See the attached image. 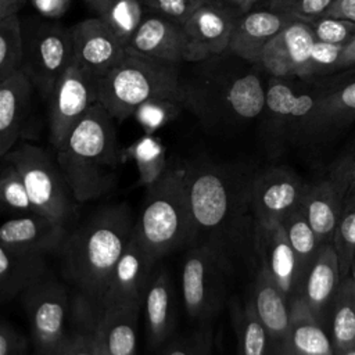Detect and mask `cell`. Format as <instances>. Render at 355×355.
<instances>
[{"label": "cell", "instance_id": "6da1fadb", "mask_svg": "<svg viewBox=\"0 0 355 355\" xmlns=\"http://www.w3.org/2000/svg\"><path fill=\"white\" fill-rule=\"evenodd\" d=\"M191 218L190 247H207L232 266L241 244L252 250L250 194L257 168L197 158L183 166Z\"/></svg>", "mask_w": 355, "mask_h": 355}, {"label": "cell", "instance_id": "7a4b0ae2", "mask_svg": "<svg viewBox=\"0 0 355 355\" xmlns=\"http://www.w3.org/2000/svg\"><path fill=\"white\" fill-rule=\"evenodd\" d=\"M182 75L184 108L209 129L236 128L259 118L265 110L268 75L230 50L191 62Z\"/></svg>", "mask_w": 355, "mask_h": 355}, {"label": "cell", "instance_id": "3957f363", "mask_svg": "<svg viewBox=\"0 0 355 355\" xmlns=\"http://www.w3.org/2000/svg\"><path fill=\"white\" fill-rule=\"evenodd\" d=\"M126 204L105 207L68 234L60 250L64 277L76 290L75 315L96 322L115 266L135 232Z\"/></svg>", "mask_w": 355, "mask_h": 355}, {"label": "cell", "instance_id": "277c9868", "mask_svg": "<svg viewBox=\"0 0 355 355\" xmlns=\"http://www.w3.org/2000/svg\"><path fill=\"white\" fill-rule=\"evenodd\" d=\"M112 115L94 103L55 150L58 166L79 202L104 196L115 184L122 159Z\"/></svg>", "mask_w": 355, "mask_h": 355}, {"label": "cell", "instance_id": "5b68a950", "mask_svg": "<svg viewBox=\"0 0 355 355\" xmlns=\"http://www.w3.org/2000/svg\"><path fill=\"white\" fill-rule=\"evenodd\" d=\"M153 98H172L184 104L180 65L126 51L122 61L98 80V101L115 121H125Z\"/></svg>", "mask_w": 355, "mask_h": 355}, {"label": "cell", "instance_id": "8992f818", "mask_svg": "<svg viewBox=\"0 0 355 355\" xmlns=\"http://www.w3.org/2000/svg\"><path fill=\"white\" fill-rule=\"evenodd\" d=\"M135 234L155 262L189 247L191 218L183 168L168 166L159 179L147 186Z\"/></svg>", "mask_w": 355, "mask_h": 355}, {"label": "cell", "instance_id": "52a82bcc", "mask_svg": "<svg viewBox=\"0 0 355 355\" xmlns=\"http://www.w3.org/2000/svg\"><path fill=\"white\" fill-rule=\"evenodd\" d=\"M331 80V75L323 78L268 76L262 116L263 133L270 151L279 154L287 144L305 141Z\"/></svg>", "mask_w": 355, "mask_h": 355}, {"label": "cell", "instance_id": "ba28073f", "mask_svg": "<svg viewBox=\"0 0 355 355\" xmlns=\"http://www.w3.org/2000/svg\"><path fill=\"white\" fill-rule=\"evenodd\" d=\"M1 158L18 169L35 214L65 226L75 218L79 201L73 197L57 159L44 148L22 141Z\"/></svg>", "mask_w": 355, "mask_h": 355}, {"label": "cell", "instance_id": "9c48e42d", "mask_svg": "<svg viewBox=\"0 0 355 355\" xmlns=\"http://www.w3.org/2000/svg\"><path fill=\"white\" fill-rule=\"evenodd\" d=\"M22 31V72L31 79L40 98L47 101L60 78L73 62L71 28L40 17L24 19Z\"/></svg>", "mask_w": 355, "mask_h": 355}, {"label": "cell", "instance_id": "30bf717a", "mask_svg": "<svg viewBox=\"0 0 355 355\" xmlns=\"http://www.w3.org/2000/svg\"><path fill=\"white\" fill-rule=\"evenodd\" d=\"M182 266V298L190 318L211 319L226 295V273L232 266L207 247H190Z\"/></svg>", "mask_w": 355, "mask_h": 355}, {"label": "cell", "instance_id": "8fae6325", "mask_svg": "<svg viewBox=\"0 0 355 355\" xmlns=\"http://www.w3.org/2000/svg\"><path fill=\"white\" fill-rule=\"evenodd\" d=\"M21 297L37 354L61 348L67 340L65 324L69 313L67 288L46 275Z\"/></svg>", "mask_w": 355, "mask_h": 355}, {"label": "cell", "instance_id": "7c38bea8", "mask_svg": "<svg viewBox=\"0 0 355 355\" xmlns=\"http://www.w3.org/2000/svg\"><path fill=\"white\" fill-rule=\"evenodd\" d=\"M98 101V80L72 62L47 98L50 143L57 150L71 129Z\"/></svg>", "mask_w": 355, "mask_h": 355}, {"label": "cell", "instance_id": "4fadbf2b", "mask_svg": "<svg viewBox=\"0 0 355 355\" xmlns=\"http://www.w3.org/2000/svg\"><path fill=\"white\" fill-rule=\"evenodd\" d=\"M252 254L258 269L273 280L290 305L298 300L304 269L279 222L254 219Z\"/></svg>", "mask_w": 355, "mask_h": 355}, {"label": "cell", "instance_id": "5bb4252c", "mask_svg": "<svg viewBox=\"0 0 355 355\" xmlns=\"http://www.w3.org/2000/svg\"><path fill=\"white\" fill-rule=\"evenodd\" d=\"M351 184V165L343 153L330 166L329 173L308 183L301 208L322 244L333 243L336 226Z\"/></svg>", "mask_w": 355, "mask_h": 355}, {"label": "cell", "instance_id": "9a60e30c", "mask_svg": "<svg viewBox=\"0 0 355 355\" xmlns=\"http://www.w3.org/2000/svg\"><path fill=\"white\" fill-rule=\"evenodd\" d=\"M154 266L155 261L147 254L133 232L98 305L96 320L105 312L132 308L141 309L146 288L155 270Z\"/></svg>", "mask_w": 355, "mask_h": 355}, {"label": "cell", "instance_id": "2e32d148", "mask_svg": "<svg viewBox=\"0 0 355 355\" xmlns=\"http://www.w3.org/2000/svg\"><path fill=\"white\" fill-rule=\"evenodd\" d=\"M308 183L284 165L258 169L251 184L250 208L254 219L280 222L301 207Z\"/></svg>", "mask_w": 355, "mask_h": 355}, {"label": "cell", "instance_id": "e0dca14e", "mask_svg": "<svg viewBox=\"0 0 355 355\" xmlns=\"http://www.w3.org/2000/svg\"><path fill=\"white\" fill-rule=\"evenodd\" d=\"M239 17L216 0L200 7L182 25L186 36L184 61L198 62L225 53Z\"/></svg>", "mask_w": 355, "mask_h": 355}, {"label": "cell", "instance_id": "ac0fdd59", "mask_svg": "<svg viewBox=\"0 0 355 355\" xmlns=\"http://www.w3.org/2000/svg\"><path fill=\"white\" fill-rule=\"evenodd\" d=\"M73 61L97 80L110 73L126 55V47L100 17L71 26Z\"/></svg>", "mask_w": 355, "mask_h": 355}, {"label": "cell", "instance_id": "d6986e66", "mask_svg": "<svg viewBox=\"0 0 355 355\" xmlns=\"http://www.w3.org/2000/svg\"><path fill=\"white\" fill-rule=\"evenodd\" d=\"M315 42L311 24L293 19L266 44L259 65L268 76L301 78Z\"/></svg>", "mask_w": 355, "mask_h": 355}, {"label": "cell", "instance_id": "ffe728a7", "mask_svg": "<svg viewBox=\"0 0 355 355\" xmlns=\"http://www.w3.org/2000/svg\"><path fill=\"white\" fill-rule=\"evenodd\" d=\"M341 282L340 263L333 243L323 244L308 266L298 300L324 327L329 323L333 301Z\"/></svg>", "mask_w": 355, "mask_h": 355}, {"label": "cell", "instance_id": "44dd1931", "mask_svg": "<svg viewBox=\"0 0 355 355\" xmlns=\"http://www.w3.org/2000/svg\"><path fill=\"white\" fill-rule=\"evenodd\" d=\"M186 36L183 26L162 15L147 12L126 51L180 65L184 61Z\"/></svg>", "mask_w": 355, "mask_h": 355}, {"label": "cell", "instance_id": "7402d4cb", "mask_svg": "<svg viewBox=\"0 0 355 355\" xmlns=\"http://www.w3.org/2000/svg\"><path fill=\"white\" fill-rule=\"evenodd\" d=\"M35 87L18 71L0 82V155L10 153L24 136L31 112Z\"/></svg>", "mask_w": 355, "mask_h": 355}, {"label": "cell", "instance_id": "603a6c76", "mask_svg": "<svg viewBox=\"0 0 355 355\" xmlns=\"http://www.w3.org/2000/svg\"><path fill=\"white\" fill-rule=\"evenodd\" d=\"M293 19L295 18L269 8H255L245 12L234 24L227 50L251 64L259 65L266 44Z\"/></svg>", "mask_w": 355, "mask_h": 355}, {"label": "cell", "instance_id": "cb8c5ba5", "mask_svg": "<svg viewBox=\"0 0 355 355\" xmlns=\"http://www.w3.org/2000/svg\"><path fill=\"white\" fill-rule=\"evenodd\" d=\"M68 237L67 226L39 214H24L6 220L0 227V244L22 251H60Z\"/></svg>", "mask_w": 355, "mask_h": 355}, {"label": "cell", "instance_id": "d4e9b609", "mask_svg": "<svg viewBox=\"0 0 355 355\" xmlns=\"http://www.w3.org/2000/svg\"><path fill=\"white\" fill-rule=\"evenodd\" d=\"M268 330L269 355H284L291 323V305L283 291L261 269H257L252 297L250 298Z\"/></svg>", "mask_w": 355, "mask_h": 355}, {"label": "cell", "instance_id": "484cf974", "mask_svg": "<svg viewBox=\"0 0 355 355\" xmlns=\"http://www.w3.org/2000/svg\"><path fill=\"white\" fill-rule=\"evenodd\" d=\"M355 121V78L334 76L304 143H315Z\"/></svg>", "mask_w": 355, "mask_h": 355}, {"label": "cell", "instance_id": "4316f807", "mask_svg": "<svg viewBox=\"0 0 355 355\" xmlns=\"http://www.w3.org/2000/svg\"><path fill=\"white\" fill-rule=\"evenodd\" d=\"M46 275L44 254L0 244V294L4 301L22 295Z\"/></svg>", "mask_w": 355, "mask_h": 355}, {"label": "cell", "instance_id": "83f0119b", "mask_svg": "<svg viewBox=\"0 0 355 355\" xmlns=\"http://www.w3.org/2000/svg\"><path fill=\"white\" fill-rule=\"evenodd\" d=\"M148 343L151 347L162 344L173 330L175 308L173 287L165 269L154 270L144 293L143 306Z\"/></svg>", "mask_w": 355, "mask_h": 355}, {"label": "cell", "instance_id": "f1b7e54d", "mask_svg": "<svg viewBox=\"0 0 355 355\" xmlns=\"http://www.w3.org/2000/svg\"><path fill=\"white\" fill-rule=\"evenodd\" d=\"M284 355H334L329 331L301 300L291 304V323Z\"/></svg>", "mask_w": 355, "mask_h": 355}, {"label": "cell", "instance_id": "f546056e", "mask_svg": "<svg viewBox=\"0 0 355 355\" xmlns=\"http://www.w3.org/2000/svg\"><path fill=\"white\" fill-rule=\"evenodd\" d=\"M139 308L101 313L94 322L97 340L107 355H136Z\"/></svg>", "mask_w": 355, "mask_h": 355}, {"label": "cell", "instance_id": "4dcf8cb0", "mask_svg": "<svg viewBox=\"0 0 355 355\" xmlns=\"http://www.w3.org/2000/svg\"><path fill=\"white\" fill-rule=\"evenodd\" d=\"M327 324L334 354L355 349V290L349 273L341 277Z\"/></svg>", "mask_w": 355, "mask_h": 355}, {"label": "cell", "instance_id": "1f68e13d", "mask_svg": "<svg viewBox=\"0 0 355 355\" xmlns=\"http://www.w3.org/2000/svg\"><path fill=\"white\" fill-rule=\"evenodd\" d=\"M233 324L237 336L239 355H269L270 341L266 327L251 300L244 306H237L233 313Z\"/></svg>", "mask_w": 355, "mask_h": 355}, {"label": "cell", "instance_id": "d6a6232c", "mask_svg": "<svg viewBox=\"0 0 355 355\" xmlns=\"http://www.w3.org/2000/svg\"><path fill=\"white\" fill-rule=\"evenodd\" d=\"M147 12L143 0H108L98 17L126 47Z\"/></svg>", "mask_w": 355, "mask_h": 355}, {"label": "cell", "instance_id": "836d02e7", "mask_svg": "<svg viewBox=\"0 0 355 355\" xmlns=\"http://www.w3.org/2000/svg\"><path fill=\"white\" fill-rule=\"evenodd\" d=\"M287 236L288 243L291 244L293 250L295 251L302 269L304 275L308 269V266L315 259L319 248L323 245L312 229L305 212L301 207L290 212L287 216H284L279 222Z\"/></svg>", "mask_w": 355, "mask_h": 355}, {"label": "cell", "instance_id": "e575fe53", "mask_svg": "<svg viewBox=\"0 0 355 355\" xmlns=\"http://www.w3.org/2000/svg\"><path fill=\"white\" fill-rule=\"evenodd\" d=\"M24 31L18 14L0 18V82L22 71Z\"/></svg>", "mask_w": 355, "mask_h": 355}, {"label": "cell", "instance_id": "d590c367", "mask_svg": "<svg viewBox=\"0 0 355 355\" xmlns=\"http://www.w3.org/2000/svg\"><path fill=\"white\" fill-rule=\"evenodd\" d=\"M129 153L136 161L141 184H153L168 169L166 151L161 141L151 135H146L133 143Z\"/></svg>", "mask_w": 355, "mask_h": 355}, {"label": "cell", "instance_id": "8d00e7d4", "mask_svg": "<svg viewBox=\"0 0 355 355\" xmlns=\"http://www.w3.org/2000/svg\"><path fill=\"white\" fill-rule=\"evenodd\" d=\"M333 245L336 248L341 277L349 273L355 258V191L348 193L336 226Z\"/></svg>", "mask_w": 355, "mask_h": 355}, {"label": "cell", "instance_id": "74e56055", "mask_svg": "<svg viewBox=\"0 0 355 355\" xmlns=\"http://www.w3.org/2000/svg\"><path fill=\"white\" fill-rule=\"evenodd\" d=\"M0 198L6 208L21 214H35L25 183L18 169L7 159H3L0 178Z\"/></svg>", "mask_w": 355, "mask_h": 355}, {"label": "cell", "instance_id": "f35d334b", "mask_svg": "<svg viewBox=\"0 0 355 355\" xmlns=\"http://www.w3.org/2000/svg\"><path fill=\"white\" fill-rule=\"evenodd\" d=\"M184 104L172 98H153L139 105L133 114L136 121L146 129L147 133L173 121Z\"/></svg>", "mask_w": 355, "mask_h": 355}, {"label": "cell", "instance_id": "ab89813d", "mask_svg": "<svg viewBox=\"0 0 355 355\" xmlns=\"http://www.w3.org/2000/svg\"><path fill=\"white\" fill-rule=\"evenodd\" d=\"M345 44H333L316 40L301 78H323L338 71Z\"/></svg>", "mask_w": 355, "mask_h": 355}, {"label": "cell", "instance_id": "60d3db41", "mask_svg": "<svg viewBox=\"0 0 355 355\" xmlns=\"http://www.w3.org/2000/svg\"><path fill=\"white\" fill-rule=\"evenodd\" d=\"M333 0H261L262 8L286 14L291 18L312 22L322 17Z\"/></svg>", "mask_w": 355, "mask_h": 355}, {"label": "cell", "instance_id": "b9f144b4", "mask_svg": "<svg viewBox=\"0 0 355 355\" xmlns=\"http://www.w3.org/2000/svg\"><path fill=\"white\" fill-rule=\"evenodd\" d=\"M316 40L333 43V44H348L355 37V22L343 18L319 17L309 22Z\"/></svg>", "mask_w": 355, "mask_h": 355}, {"label": "cell", "instance_id": "7bdbcfd3", "mask_svg": "<svg viewBox=\"0 0 355 355\" xmlns=\"http://www.w3.org/2000/svg\"><path fill=\"white\" fill-rule=\"evenodd\" d=\"M148 12L183 25L200 7L211 0H143Z\"/></svg>", "mask_w": 355, "mask_h": 355}, {"label": "cell", "instance_id": "ee69618b", "mask_svg": "<svg viewBox=\"0 0 355 355\" xmlns=\"http://www.w3.org/2000/svg\"><path fill=\"white\" fill-rule=\"evenodd\" d=\"M75 330L67 336L68 355H97V337L94 322L75 316Z\"/></svg>", "mask_w": 355, "mask_h": 355}, {"label": "cell", "instance_id": "f6af8a7d", "mask_svg": "<svg viewBox=\"0 0 355 355\" xmlns=\"http://www.w3.org/2000/svg\"><path fill=\"white\" fill-rule=\"evenodd\" d=\"M26 340L7 322L0 326V355H25Z\"/></svg>", "mask_w": 355, "mask_h": 355}, {"label": "cell", "instance_id": "bcb514c9", "mask_svg": "<svg viewBox=\"0 0 355 355\" xmlns=\"http://www.w3.org/2000/svg\"><path fill=\"white\" fill-rule=\"evenodd\" d=\"M201 337H202V329L196 331L190 337L173 340L164 349L162 355H198Z\"/></svg>", "mask_w": 355, "mask_h": 355}, {"label": "cell", "instance_id": "7dc6e473", "mask_svg": "<svg viewBox=\"0 0 355 355\" xmlns=\"http://www.w3.org/2000/svg\"><path fill=\"white\" fill-rule=\"evenodd\" d=\"M71 1L72 0H31V4L40 17L57 21L69 10Z\"/></svg>", "mask_w": 355, "mask_h": 355}, {"label": "cell", "instance_id": "c3c4849f", "mask_svg": "<svg viewBox=\"0 0 355 355\" xmlns=\"http://www.w3.org/2000/svg\"><path fill=\"white\" fill-rule=\"evenodd\" d=\"M322 17L343 18L355 22V0H333Z\"/></svg>", "mask_w": 355, "mask_h": 355}, {"label": "cell", "instance_id": "681fc988", "mask_svg": "<svg viewBox=\"0 0 355 355\" xmlns=\"http://www.w3.org/2000/svg\"><path fill=\"white\" fill-rule=\"evenodd\" d=\"M225 7L234 11L237 15H243L255 10L257 4H261V0H216Z\"/></svg>", "mask_w": 355, "mask_h": 355}, {"label": "cell", "instance_id": "f907efd6", "mask_svg": "<svg viewBox=\"0 0 355 355\" xmlns=\"http://www.w3.org/2000/svg\"><path fill=\"white\" fill-rule=\"evenodd\" d=\"M352 67H355V37L348 44H345L343 57H341V61L338 65V71L341 72V71L349 69Z\"/></svg>", "mask_w": 355, "mask_h": 355}, {"label": "cell", "instance_id": "816d5d0a", "mask_svg": "<svg viewBox=\"0 0 355 355\" xmlns=\"http://www.w3.org/2000/svg\"><path fill=\"white\" fill-rule=\"evenodd\" d=\"M22 6V0H0V18L18 14Z\"/></svg>", "mask_w": 355, "mask_h": 355}, {"label": "cell", "instance_id": "f5cc1de1", "mask_svg": "<svg viewBox=\"0 0 355 355\" xmlns=\"http://www.w3.org/2000/svg\"><path fill=\"white\" fill-rule=\"evenodd\" d=\"M211 348H212V331L209 326H204L198 355H211Z\"/></svg>", "mask_w": 355, "mask_h": 355}, {"label": "cell", "instance_id": "db71d44e", "mask_svg": "<svg viewBox=\"0 0 355 355\" xmlns=\"http://www.w3.org/2000/svg\"><path fill=\"white\" fill-rule=\"evenodd\" d=\"M348 159H349V165H351V184H349V190L348 193H352L355 191V144L348 150L345 151Z\"/></svg>", "mask_w": 355, "mask_h": 355}, {"label": "cell", "instance_id": "11a10c76", "mask_svg": "<svg viewBox=\"0 0 355 355\" xmlns=\"http://www.w3.org/2000/svg\"><path fill=\"white\" fill-rule=\"evenodd\" d=\"M107 1H108V0H85L86 6H87L92 11H94V12L97 14V17L103 12V10H104Z\"/></svg>", "mask_w": 355, "mask_h": 355}, {"label": "cell", "instance_id": "9f6ffc18", "mask_svg": "<svg viewBox=\"0 0 355 355\" xmlns=\"http://www.w3.org/2000/svg\"><path fill=\"white\" fill-rule=\"evenodd\" d=\"M37 355H68V343L65 340V344L61 348L51 352H46V354H37Z\"/></svg>", "mask_w": 355, "mask_h": 355}, {"label": "cell", "instance_id": "6f0895ef", "mask_svg": "<svg viewBox=\"0 0 355 355\" xmlns=\"http://www.w3.org/2000/svg\"><path fill=\"white\" fill-rule=\"evenodd\" d=\"M349 276L352 279V283H354V290H355V258L352 261V265H351V269H349Z\"/></svg>", "mask_w": 355, "mask_h": 355}, {"label": "cell", "instance_id": "680465c9", "mask_svg": "<svg viewBox=\"0 0 355 355\" xmlns=\"http://www.w3.org/2000/svg\"><path fill=\"white\" fill-rule=\"evenodd\" d=\"M334 355H355V349H349V351H343V352H336Z\"/></svg>", "mask_w": 355, "mask_h": 355}, {"label": "cell", "instance_id": "91938a15", "mask_svg": "<svg viewBox=\"0 0 355 355\" xmlns=\"http://www.w3.org/2000/svg\"><path fill=\"white\" fill-rule=\"evenodd\" d=\"M96 337H97V336H96ZM97 355H107V354L104 352V349L101 348V345H100L98 340H97Z\"/></svg>", "mask_w": 355, "mask_h": 355}, {"label": "cell", "instance_id": "94428289", "mask_svg": "<svg viewBox=\"0 0 355 355\" xmlns=\"http://www.w3.org/2000/svg\"><path fill=\"white\" fill-rule=\"evenodd\" d=\"M25 1H26V0H22V3H24V4H25Z\"/></svg>", "mask_w": 355, "mask_h": 355}]
</instances>
